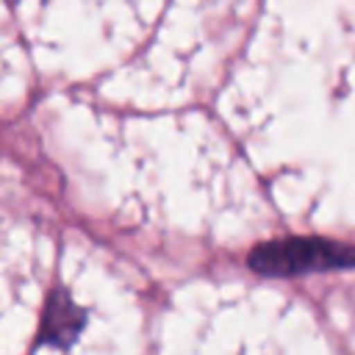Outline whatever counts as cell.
<instances>
[{
  "label": "cell",
  "mask_w": 355,
  "mask_h": 355,
  "mask_svg": "<svg viewBox=\"0 0 355 355\" xmlns=\"http://www.w3.org/2000/svg\"><path fill=\"white\" fill-rule=\"evenodd\" d=\"M83 324V311L72 305V300L64 291H55L47 311H44V324H42V341L67 347L75 333Z\"/></svg>",
  "instance_id": "2"
},
{
  "label": "cell",
  "mask_w": 355,
  "mask_h": 355,
  "mask_svg": "<svg viewBox=\"0 0 355 355\" xmlns=\"http://www.w3.org/2000/svg\"><path fill=\"white\" fill-rule=\"evenodd\" d=\"M250 266L266 277H294L308 272H330V269H352L355 266V247L330 241V239H311L294 236L280 241L258 244L250 252Z\"/></svg>",
  "instance_id": "1"
}]
</instances>
